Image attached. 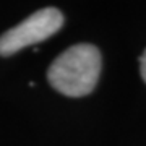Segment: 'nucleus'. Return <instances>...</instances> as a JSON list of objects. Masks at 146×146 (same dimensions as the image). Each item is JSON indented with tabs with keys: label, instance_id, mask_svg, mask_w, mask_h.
Listing matches in <instances>:
<instances>
[{
	"label": "nucleus",
	"instance_id": "obj_1",
	"mask_svg": "<svg viewBox=\"0 0 146 146\" xmlns=\"http://www.w3.org/2000/svg\"><path fill=\"white\" fill-rule=\"evenodd\" d=\"M101 75V54L93 44H76L62 52L47 70V78L58 93L81 98L94 89Z\"/></svg>",
	"mask_w": 146,
	"mask_h": 146
},
{
	"label": "nucleus",
	"instance_id": "obj_2",
	"mask_svg": "<svg viewBox=\"0 0 146 146\" xmlns=\"http://www.w3.org/2000/svg\"><path fill=\"white\" fill-rule=\"evenodd\" d=\"M62 25L63 15L57 8H42L0 36V55H11L28 46L46 41L54 36Z\"/></svg>",
	"mask_w": 146,
	"mask_h": 146
},
{
	"label": "nucleus",
	"instance_id": "obj_3",
	"mask_svg": "<svg viewBox=\"0 0 146 146\" xmlns=\"http://www.w3.org/2000/svg\"><path fill=\"white\" fill-rule=\"evenodd\" d=\"M140 72H141L143 80L146 81V50L141 54V57H140Z\"/></svg>",
	"mask_w": 146,
	"mask_h": 146
}]
</instances>
